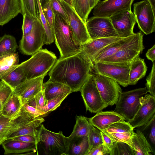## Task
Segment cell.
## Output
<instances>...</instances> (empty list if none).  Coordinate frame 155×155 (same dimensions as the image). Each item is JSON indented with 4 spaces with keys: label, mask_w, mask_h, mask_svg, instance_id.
Here are the masks:
<instances>
[{
    "label": "cell",
    "mask_w": 155,
    "mask_h": 155,
    "mask_svg": "<svg viewBox=\"0 0 155 155\" xmlns=\"http://www.w3.org/2000/svg\"><path fill=\"white\" fill-rule=\"evenodd\" d=\"M93 63L81 52L57 60L48 73L49 80L70 87L73 92L80 91L88 79Z\"/></svg>",
    "instance_id": "obj_1"
},
{
    "label": "cell",
    "mask_w": 155,
    "mask_h": 155,
    "mask_svg": "<svg viewBox=\"0 0 155 155\" xmlns=\"http://www.w3.org/2000/svg\"><path fill=\"white\" fill-rule=\"evenodd\" d=\"M57 60L54 53L46 49H41L20 64L26 79H29L47 75Z\"/></svg>",
    "instance_id": "obj_2"
},
{
    "label": "cell",
    "mask_w": 155,
    "mask_h": 155,
    "mask_svg": "<svg viewBox=\"0 0 155 155\" xmlns=\"http://www.w3.org/2000/svg\"><path fill=\"white\" fill-rule=\"evenodd\" d=\"M54 16L52 25L55 43L60 54V58L67 57L80 52V47L73 40L69 25L57 14Z\"/></svg>",
    "instance_id": "obj_3"
},
{
    "label": "cell",
    "mask_w": 155,
    "mask_h": 155,
    "mask_svg": "<svg viewBox=\"0 0 155 155\" xmlns=\"http://www.w3.org/2000/svg\"><path fill=\"white\" fill-rule=\"evenodd\" d=\"M68 138L61 131L57 133L46 129L41 124L39 142L46 155H68Z\"/></svg>",
    "instance_id": "obj_4"
},
{
    "label": "cell",
    "mask_w": 155,
    "mask_h": 155,
    "mask_svg": "<svg viewBox=\"0 0 155 155\" xmlns=\"http://www.w3.org/2000/svg\"><path fill=\"white\" fill-rule=\"evenodd\" d=\"M143 35L142 32L140 31L130 36L116 53L101 61L111 63H130L141 54L144 48Z\"/></svg>",
    "instance_id": "obj_5"
},
{
    "label": "cell",
    "mask_w": 155,
    "mask_h": 155,
    "mask_svg": "<svg viewBox=\"0 0 155 155\" xmlns=\"http://www.w3.org/2000/svg\"><path fill=\"white\" fill-rule=\"evenodd\" d=\"M147 92L146 87L135 89L120 93L114 111L127 122L131 120L137 111L140 99Z\"/></svg>",
    "instance_id": "obj_6"
},
{
    "label": "cell",
    "mask_w": 155,
    "mask_h": 155,
    "mask_svg": "<svg viewBox=\"0 0 155 155\" xmlns=\"http://www.w3.org/2000/svg\"><path fill=\"white\" fill-rule=\"evenodd\" d=\"M93 64L91 71L110 78L123 87L128 85L130 63L98 61Z\"/></svg>",
    "instance_id": "obj_7"
},
{
    "label": "cell",
    "mask_w": 155,
    "mask_h": 155,
    "mask_svg": "<svg viewBox=\"0 0 155 155\" xmlns=\"http://www.w3.org/2000/svg\"><path fill=\"white\" fill-rule=\"evenodd\" d=\"M68 17L69 24L75 44L80 46L92 39L88 33L86 24L76 13L74 8L63 0H58Z\"/></svg>",
    "instance_id": "obj_8"
},
{
    "label": "cell",
    "mask_w": 155,
    "mask_h": 155,
    "mask_svg": "<svg viewBox=\"0 0 155 155\" xmlns=\"http://www.w3.org/2000/svg\"><path fill=\"white\" fill-rule=\"evenodd\" d=\"M45 31L39 17L35 21L31 31L22 36L19 48L21 51L27 55H32L45 45Z\"/></svg>",
    "instance_id": "obj_9"
},
{
    "label": "cell",
    "mask_w": 155,
    "mask_h": 155,
    "mask_svg": "<svg viewBox=\"0 0 155 155\" xmlns=\"http://www.w3.org/2000/svg\"><path fill=\"white\" fill-rule=\"evenodd\" d=\"M97 87L103 101L108 106L116 104L122 91L119 84L108 77L92 71Z\"/></svg>",
    "instance_id": "obj_10"
},
{
    "label": "cell",
    "mask_w": 155,
    "mask_h": 155,
    "mask_svg": "<svg viewBox=\"0 0 155 155\" xmlns=\"http://www.w3.org/2000/svg\"><path fill=\"white\" fill-rule=\"evenodd\" d=\"M80 91L87 110L96 113L101 111L108 106L101 98L92 74L90 73L88 79L82 87Z\"/></svg>",
    "instance_id": "obj_11"
},
{
    "label": "cell",
    "mask_w": 155,
    "mask_h": 155,
    "mask_svg": "<svg viewBox=\"0 0 155 155\" xmlns=\"http://www.w3.org/2000/svg\"><path fill=\"white\" fill-rule=\"evenodd\" d=\"M134 14L139 29L148 35L155 31V13L147 0L134 4Z\"/></svg>",
    "instance_id": "obj_12"
},
{
    "label": "cell",
    "mask_w": 155,
    "mask_h": 155,
    "mask_svg": "<svg viewBox=\"0 0 155 155\" xmlns=\"http://www.w3.org/2000/svg\"><path fill=\"white\" fill-rule=\"evenodd\" d=\"M89 35L92 39L118 37L109 17L93 16L85 23Z\"/></svg>",
    "instance_id": "obj_13"
},
{
    "label": "cell",
    "mask_w": 155,
    "mask_h": 155,
    "mask_svg": "<svg viewBox=\"0 0 155 155\" xmlns=\"http://www.w3.org/2000/svg\"><path fill=\"white\" fill-rule=\"evenodd\" d=\"M109 17L119 37H127L134 34V28L136 21L131 9L120 11Z\"/></svg>",
    "instance_id": "obj_14"
},
{
    "label": "cell",
    "mask_w": 155,
    "mask_h": 155,
    "mask_svg": "<svg viewBox=\"0 0 155 155\" xmlns=\"http://www.w3.org/2000/svg\"><path fill=\"white\" fill-rule=\"evenodd\" d=\"M140 101L137 111L133 118L128 121L134 129L145 124L155 115V97L146 94Z\"/></svg>",
    "instance_id": "obj_15"
},
{
    "label": "cell",
    "mask_w": 155,
    "mask_h": 155,
    "mask_svg": "<svg viewBox=\"0 0 155 155\" xmlns=\"http://www.w3.org/2000/svg\"><path fill=\"white\" fill-rule=\"evenodd\" d=\"M134 0L99 1L94 8L95 16L110 17L115 13L125 10H131Z\"/></svg>",
    "instance_id": "obj_16"
},
{
    "label": "cell",
    "mask_w": 155,
    "mask_h": 155,
    "mask_svg": "<svg viewBox=\"0 0 155 155\" xmlns=\"http://www.w3.org/2000/svg\"><path fill=\"white\" fill-rule=\"evenodd\" d=\"M46 75L26 79L13 90V94L19 97L23 105L42 90L43 81Z\"/></svg>",
    "instance_id": "obj_17"
},
{
    "label": "cell",
    "mask_w": 155,
    "mask_h": 155,
    "mask_svg": "<svg viewBox=\"0 0 155 155\" xmlns=\"http://www.w3.org/2000/svg\"><path fill=\"white\" fill-rule=\"evenodd\" d=\"M134 128L128 122L124 120L111 124L103 132L114 142H123L130 146Z\"/></svg>",
    "instance_id": "obj_18"
},
{
    "label": "cell",
    "mask_w": 155,
    "mask_h": 155,
    "mask_svg": "<svg viewBox=\"0 0 155 155\" xmlns=\"http://www.w3.org/2000/svg\"><path fill=\"white\" fill-rule=\"evenodd\" d=\"M1 145L4 150V155H31L36 151L38 152V145L34 143L8 139Z\"/></svg>",
    "instance_id": "obj_19"
},
{
    "label": "cell",
    "mask_w": 155,
    "mask_h": 155,
    "mask_svg": "<svg viewBox=\"0 0 155 155\" xmlns=\"http://www.w3.org/2000/svg\"><path fill=\"white\" fill-rule=\"evenodd\" d=\"M88 120L94 127L102 132L113 123L125 120L124 117L114 111L98 112Z\"/></svg>",
    "instance_id": "obj_20"
},
{
    "label": "cell",
    "mask_w": 155,
    "mask_h": 155,
    "mask_svg": "<svg viewBox=\"0 0 155 155\" xmlns=\"http://www.w3.org/2000/svg\"><path fill=\"white\" fill-rule=\"evenodd\" d=\"M122 38L113 37L92 40L79 46L80 52L86 56L92 62L94 56L98 52L109 44Z\"/></svg>",
    "instance_id": "obj_21"
},
{
    "label": "cell",
    "mask_w": 155,
    "mask_h": 155,
    "mask_svg": "<svg viewBox=\"0 0 155 155\" xmlns=\"http://www.w3.org/2000/svg\"><path fill=\"white\" fill-rule=\"evenodd\" d=\"M21 13L19 0H0V26H3Z\"/></svg>",
    "instance_id": "obj_22"
},
{
    "label": "cell",
    "mask_w": 155,
    "mask_h": 155,
    "mask_svg": "<svg viewBox=\"0 0 155 155\" xmlns=\"http://www.w3.org/2000/svg\"><path fill=\"white\" fill-rule=\"evenodd\" d=\"M130 146L134 155H151L155 151L143 134L139 130L134 132L131 138Z\"/></svg>",
    "instance_id": "obj_23"
},
{
    "label": "cell",
    "mask_w": 155,
    "mask_h": 155,
    "mask_svg": "<svg viewBox=\"0 0 155 155\" xmlns=\"http://www.w3.org/2000/svg\"><path fill=\"white\" fill-rule=\"evenodd\" d=\"M42 91L47 101L66 93L73 92L67 85L60 82L48 80L42 84Z\"/></svg>",
    "instance_id": "obj_24"
},
{
    "label": "cell",
    "mask_w": 155,
    "mask_h": 155,
    "mask_svg": "<svg viewBox=\"0 0 155 155\" xmlns=\"http://www.w3.org/2000/svg\"><path fill=\"white\" fill-rule=\"evenodd\" d=\"M147 67L144 59L138 55L130 62L128 85H134L146 75Z\"/></svg>",
    "instance_id": "obj_25"
},
{
    "label": "cell",
    "mask_w": 155,
    "mask_h": 155,
    "mask_svg": "<svg viewBox=\"0 0 155 155\" xmlns=\"http://www.w3.org/2000/svg\"><path fill=\"white\" fill-rule=\"evenodd\" d=\"M0 79L13 90L27 79L22 68L20 64H18L12 66L1 77Z\"/></svg>",
    "instance_id": "obj_26"
},
{
    "label": "cell",
    "mask_w": 155,
    "mask_h": 155,
    "mask_svg": "<svg viewBox=\"0 0 155 155\" xmlns=\"http://www.w3.org/2000/svg\"><path fill=\"white\" fill-rule=\"evenodd\" d=\"M22 106L19 97L13 94L3 106L1 112L5 117L14 120L20 116Z\"/></svg>",
    "instance_id": "obj_27"
},
{
    "label": "cell",
    "mask_w": 155,
    "mask_h": 155,
    "mask_svg": "<svg viewBox=\"0 0 155 155\" xmlns=\"http://www.w3.org/2000/svg\"><path fill=\"white\" fill-rule=\"evenodd\" d=\"M68 138V155H87L89 145L87 136L76 137Z\"/></svg>",
    "instance_id": "obj_28"
},
{
    "label": "cell",
    "mask_w": 155,
    "mask_h": 155,
    "mask_svg": "<svg viewBox=\"0 0 155 155\" xmlns=\"http://www.w3.org/2000/svg\"><path fill=\"white\" fill-rule=\"evenodd\" d=\"M44 120L43 117L35 119L12 133L7 139L21 135H29L35 137L39 142V129L38 128Z\"/></svg>",
    "instance_id": "obj_29"
},
{
    "label": "cell",
    "mask_w": 155,
    "mask_h": 155,
    "mask_svg": "<svg viewBox=\"0 0 155 155\" xmlns=\"http://www.w3.org/2000/svg\"><path fill=\"white\" fill-rule=\"evenodd\" d=\"M129 37L122 38L106 46L95 55L92 60V63L94 64L96 62L102 61L114 54L125 43Z\"/></svg>",
    "instance_id": "obj_30"
},
{
    "label": "cell",
    "mask_w": 155,
    "mask_h": 155,
    "mask_svg": "<svg viewBox=\"0 0 155 155\" xmlns=\"http://www.w3.org/2000/svg\"><path fill=\"white\" fill-rule=\"evenodd\" d=\"M76 123L73 131L69 138L78 136L87 137L94 126L91 124L87 118L84 116H77Z\"/></svg>",
    "instance_id": "obj_31"
},
{
    "label": "cell",
    "mask_w": 155,
    "mask_h": 155,
    "mask_svg": "<svg viewBox=\"0 0 155 155\" xmlns=\"http://www.w3.org/2000/svg\"><path fill=\"white\" fill-rule=\"evenodd\" d=\"M18 48L15 38L5 34L0 38V56L15 53Z\"/></svg>",
    "instance_id": "obj_32"
},
{
    "label": "cell",
    "mask_w": 155,
    "mask_h": 155,
    "mask_svg": "<svg viewBox=\"0 0 155 155\" xmlns=\"http://www.w3.org/2000/svg\"><path fill=\"white\" fill-rule=\"evenodd\" d=\"M73 8L74 10L85 24L88 15L92 9L89 0H72Z\"/></svg>",
    "instance_id": "obj_33"
},
{
    "label": "cell",
    "mask_w": 155,
    "mask_h": 155,
    "mask_svg": "<svg viewBox=\"0 0 155 155\" xmlns=\"http://www.w3.org/2000/svg\"><path fill=\"white\" fill-rule=\"evenodd\" d=\"M22 15L26 14L35 18L39 17V13L36 0H19Z\"/></svg>",
    "instance_id": "obj_34"
},
{
    "label": "cell",
    "mask_w": 155,
    "mask_h": 155,
    "mask_svg": "<svg viewBox=\"0 0 155 155\" xmlns=\"http://www.w3.org/2000/svg\"><path fill=\"white\" fill-rule=\"evenodd\" d=\"M19 56L17 53L0 56V78L7 71L19 63Z\"/></svg>",
    "instance_id": "obj_35"
},
{
    "label": "cell",
    "mask_w": 155,
    "mask_h": 155,
    "mask_svg": "<svg viewBox=\"0 0 155 155\" xmlns=\"http://www.w3.org/2000/svg\"><path fill=\"white\" fill-rule=\"evenodd\" d=\"M36 1L38 7L39 18L43 26L45 33L44 44L47 45H50L55 40L53 30L50 27L45 18L42 11L40 0H36Z\"/></svg>",
    "instance_id": "obj_36"
},
{
    "label": "cell",
    "mask_w": 155,
    "mask_h": 155,
    "mask_svg": "<svg viewBox=\"0 0 155 155\" xmlns=\"http://www.w3.org/2000/svg\"><path fill=\"white\" fill-rule=\"evenodd\" d=\"M110 155H134L130 146L123 142H114Z\"/></svg>",
    "instance_id": "obj_37"
},
{
    "label": "cell",
    "mask_w": 155,
    "mask_h": 155,
    "mask_svg": "<svg viewBox=\"0 0 155 155\" xmlns=\"http://www.w3.org/2000/svg\"><path fill=\"white\" fill-rule=\"evenodd\" d=\"M89 145V150L103 144L101 131L93 127L87 137Z\"/></svg>",
    "instance_id": "obj_38"
},
{
    "label": "cell",
    "mask_w": 155,
    "mask_h": 155,
    "mask_svg": "<svg viewBox=\"0 0 155 155\" xmlns=\"http://www.w3.org/2000/svg\"><path fill=\"white\" fill-rule=\"evenodd\" d=\"M26 103L45 112L47 101L42 90Z\"/></svg>",
    "instance_id": "obj_39"
},
{
    "label": "cell",
    "mask_w": 155,
    "mask_h": 155,
    "mask_svg": "<svg viewBox=\"0 0 155 155\" xmlns=\"http://www.w3.org/2000/svg\"><path fill=\"white\" fill-rule=\"evenodd\" d=\"M155 115L147 123L142 126L146 127L149 131L147 134V136L145 137L154 151L155 145Z\"/></svg>",
    "instance_id": "obj_40"
},
{
    "label": "cell",
    "mask_w": 155,
    "mask_h": 155,
    "mask_svg": "<svg viewBox=\"0 0 155 155\" xmlns=\"http://www.w3.org/2000/svg\"><path fill=\"white\" fill-rule=\"evenodd\" d=\"M70 93H66L47 101L45 112L48 115L50 112L55 110L59 107L62 101Z\"/></svg>",
    "instance_id": "obj_41"
},
{
    "label": "cell",
    "mask_w": 155,
    "mask_h": 155,
    "mask_svg": "<svg viewBox=\"0 0 155 155\" xmlns=\"http://www.w3.org/2000/svg\"><path fill=\"white\" fill-rule=\"evenodd\" d=\"M13 94V90L4 81H0V102L3 106Z\"/></svg>",
    "instance_id": "obj_42"
},
{
    "label": "cell",
    "mask_w": 155,
    "mask_h": 155,
    "mask_svg": "<svg viewBox=\"0 0 155 155\" xmlns=\"http://www.w3.org/2000/svg\"><path fill=\"white\" fill-rule=\"evenodd\" d=\"M146 88L147 92L155 97V62H153L150 72L146 78Z\"/></svg>",
    "instance_id": "obj_43"
},
{
    "label": "cell",
    "mask_w": 155,
    "mask_h": 155,
    "mask_svg": "<svg viewBox=\"0 0 155 155\" xmlns=\"http://www.w3.org/2000/svg\"><path fill=\"white\" fill-rule=\"evenodd\" d=\"M23 21L22 26V36L29 33L32 30L35 18L26 14L23 15Z\"/></svg>",
    "instance_id": "obj_44"
},
{
    "label": "cell",
    "mask_w": 155,
    "mask_h": 155,
    "mask_svg": "<svg viewBox=\"0 0 155 155\" xmlns=\"http://www.w3.org/2000/svg\"><path fill=\"white\" fill-rule=\"evenodd\" d=\"M42 8L46 20L52 29L54 14L49 0L42 7Z\"/></svg>",
    "instance_id": "obj_45"
},
{
    "label": "cell",
    "mask_w": 155,
    "mask_h": 155,
    "mask_svg": "<svg viewBox=\"0 0 155 155\" xmlns=\"http://www.w3.org/2000/svg\"><path fill=\"white\" fill-rule=\"evenodd\" d=\"M22 107L29 115L35 119L43 117L47 115L45 112L26 103L23 104Z\"/></svg>",
    "instance_id": "obj_46"
},
{
    "label": "cell",
    "mask_w": 155,
    "mask_h": 155,
    "mask_svg": "<svg viewBox=\"0 0 155 155\" xmlns=\"http://www.w3.org/2000/svg\"><path fill=\"white\" fill-rule=\"evenodd\" d=\"M54 14H57L69 24L68 16L58 0H49Z\"/></svg>",
    "instance_id": "obj_47"
},
{
    "label": "cell",
    "mask_w": 155,
    "mask_h": 155,
    "mask_svg": "<svg viewBox=\"0 0 155 155\" xmlns=\"http://www.w3.org/2000/svg\"><path fill=\"white\" fill-rule=\"evenodd\" d=\"M110 150L104 144L94 148L87 155H110Z\"/></svg>",
    "instance_id": "obj_48"
},
{
    "label": "cell",
    "mask_w": 155,
    "mask_h": 155,
    "mask_svg": "<svg viewBox=\"0 0 155 155\" xmlns=\"http://www.w3.org/2000/svg\"><path fill=\"white\" fill-rule=\"evenodd\" d=\"M10 139L25 142L34 143H35L38 145L39 143L38 140L35 137L29 135L18 136Z\"/></svg>",
    "instance_id": "obj_49"
},
{
    "label": "cell",
    "mask_w": 155,
    "mask_h": 155,
    "mask_svg": "<svg viewBox=\"0 0 155 155\" xmlns=\"http://www.w3.org/2000/svg\"><path fill=\"white\" fill-rule=\"evenodd\" d=\"M103 141L104 144L110 151L114 143L113 141L108 136L103 132L101 131Z\"/></svg>",
    "instance_id": "obj_50"
},
{
    "label": "cell",
    "mask_w": 155,
    "mask_h": 155,
    "mask_svg": "<svg viewBox=\"0 0 155 155\" xmlns=\"http://www.w3.org/2000/svg\"><path fill=\"white\" fill-rule=\"evenodd\" d=\"M146 56L149 60H151L152 62L155 60V45L150 48L147 51Z\"/></svg>",
    "instance_id": "obj_51"
},
{
    "label": "cell",
    "mask_w": 155,
    "mask_h": 155,
    "mask_svg": "<svg viewBox=\"0 0 155 155\" xmlns=\"http://www.w3.org/2000/svg\"><path fill=\"white\" fill-rule=\"evenodd\" d=\"M99 1L100 0H89L90 7L92 10Z\"/></svg>",
    "instance_id": "obj_52"
},
{
    "label": "cell",
    "mask_w": 155,
    "mask_h": 155,
    "mask_svg": "<svg viewBox=\"0 0 155 155\" xmlns=\"http://www.w3.org/2000/svg\"><path fill=\"white\" fill-rule=\"evenodd\" d=\"M10 120L8 118L3 116L2 114L1 111H0V124Z\"/></svg>",
    "instance_id": "obj_53"
},
{
    "label": "cell",
    "mask_w": 155,
    "mask_h": 155,
    "mask_svg": "<svg viewBox=\"0 0 155 155\" xmlns=\"http://www.w3.org/2000/svg\"><path fill=\"white\" fill-rule=\"evenodd\" d=\"M150 4L154 13L155 12V0H147Z\"/></svg>",
    "instance_id": "obj_54"
},
{
    "label": "cell",
    "mask_w": 155,
    "mask_h": 155,
    "mask_svg": "<svg viewBox=\"0 0 155 155\" xmlns=\"http://www.w3.org/2000/svg\"><path fill=\"white\" fill-rule=\"evenodd\" d=\"M63 0L73 8L72 0Z\"/></svg>",
    "instance_id": "obj_55"
},
{
    "label": "cell",
    "mask_w": 155,
    "mask_h": 155,
    "mask_svg": "<svg viewBox=\"0 0 155 155\" xmlns=\"http://www.w3.org/2000/svg\"><path fill=\"white\" fill-rule=\"evenodd\" d=\"M49 0H40L41 7H42Z\"/></svg>",
    "instance_id": "obj_56"
},
{
    "label": "cell",
    "mask_w": 155,
    "mask_h": 155,
    "mask_svg": "<svg viewBox=\"0 0 155 155\" xmlns=\"http://www.w3.org/2000/svg\"><path fill=\"white\" fill-rule=\"evenodd\" d=\"M3 107V105L1 102H0V111H1Z\"/></svg>",
    "instance_id": "obj_57"
},
{
    "label": "cell",
    "mask_w": 155,
    "mask_h": 155,
    "mask_svg": "<svg viewBox=\"0 0 155 155\" xmlns=\"http://www.w3.org/2000/svg\"></svg>",
    "instance_id": "obj_58"
}]
</instances>
